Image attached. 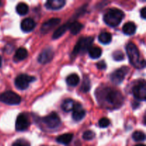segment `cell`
Returning <instances> with one entry per match:
<instances>
[{
  "instance_id": "cell-1",
  "label": "cell",
  "mask_w": 146,
  "mask_h": 146,
  "mask_svg": "<svg viewBox=\"0 0 146 146\" xmlns=\"http://www.w3.org/2000/svg\"><path fill=\"white\" fill-rule=\"evenodd\" d=\"M124 17V13L116 8L109 9L104 16V21L107 25L111 27H118Z\"/></svg>"
},
{
  "instance_id": "cell-2",
  "label": "cell",
  "mask_w": 146,
  "mask_h": 146,
  "mask_svg": "<svg viewBox=\"0 0 146 146\" xmlns=\"http://www.w3.org/2000/svg\"><path fill=\"white\" fill-rule=\"evenodd\" d=\"M126 52L130 62L134 67L138 69L145 67V60L140 59V53L135 44L133 43H128L126 46Z\"/></svg>"
},
{
  "instance_id": "cell-3",
  "label": "cell",
  "mask_w": 146,
  "mask_h": 146,
  "mask_svg": "<svg viewBox=\"0 0 146 146\" xmlns=\"http://www.w3.org/2000/svg\"><path fill=\"white\" fill-rule=\"evenodd\" d=\"M93 42H94V38L91 36L81 37L78 39V42L76 44L75 47L73 51V54L76 55L78 54H84L85 52L88 51L91 47Z\"/></svg>"
},
{
  "instance_id": "cell-4",
  "label": "cell",
  "mask_w": 146,
  "mask_h": 146,
  "mask_svg": "<svg viewBox=\"0 0 146 146\" xmlns=\"http://www.w3.org/2000/svg\"><path fill=\"white\" fill-rule=\"evenodd\" d=\"M104 100L107 104L112 106H117L118 104L122 102V96L120 93L116 91H113L111 89H108L104 92Z\"/></svg>"
},
{
  "instance_id": "cell-5",
  "label": "cell",
  "mask_w": 146,
  "mask_h": 146,
  "mask_svg": "<svg viewBox=\"0 0 146 146\" xmlns=\"http://www.w3.org/2000/svg\"><path fill=\"white\" fill-rule=\"evenodd\" d=\"M21 100V97L13 91H6L0 95V101L8 105H18Z\"/></svg>"
},
{
  "instance_id": "cell-6",
  "label": "cell",
  "mask_w": 146,
  "mask_h": 146,
  "mask_svg": "<svg viewBox=\"0 0 146 146\" xmlns=\"http://www.w3.org/2000/svg\"><path fill=\"white\" fill-rule=\"evenodd\" d=\"M35 80L36 78L34 76H31L27 74H20L16 78L14 84L18 89L25 90L28 88L29 84Z\"/></svg>"
},
{
  "instance_id": "cell-7",
  "label": "cell",
  "mask_w": 146,
  "mask_h": 146,
  "mask_svg": "<svg viewBox=\"0 0 146 146\" xmlns=\"http://www.w3.org/2000/svg\"><path fill=\"white\" fill-rule=\"evenodd\" d=\"M42 121L50 128H56L61 124V119L59 116L54 112L51 113L49 115L44 117L42 118Z\"/></svg>"
},
{
  "instance_id": "cell-8",
  "label": "cell",
  "mask_w": 146,
  "mask_h": 146,
  "mask_svg": "<svg viewBox=\"0 0 146 146\" xmlns=\"http://www.w3.org/2000/svg\"><path fill=\"white\" fill-rule=\"evenodd\" d=\"M133 96L140 101H145L146 98V86L145 81H140L133 88Z\"/></svg>"
},
{
  "instance_id": "cell-9",
  "label": "cell",
  "mask_w": 146,
  "mask_h": 146,
  "mask_svg": "<svg viewBox=\"0 0 146 146\" xmlns=\"http://www.w3.org/2000/svg\"><path fill=\"white\" fill-rule=\"evenodd\" d=\"M128 72V68L127 67H122L119 69L115 70L111 75V81L116 85L120 84L123 82Z\"/></svg>"
},
{
  "instance_id": "cell-10",
  "label": "cell",
  "mask_w": 146,
  "mask_h": 146,
  "mask_svg": "<svg viewBox=\"0 0 146 146\" xmlns=\"http://www.w3.org/2000/svg\"><path fill=\"white\" fill-rule=\"evenodd\" d=\"M30 125V121L28 117L21 113L18 115L16 121V130L17 131H24L28 129Z\"/></svg>"
},
{
  "instance_id": "cell-11",
  "label": "cell",
  "mask_w": 146,
  "mask_h": 146,
  "mask_svg": "<svg viewBox=\"0 0 146 146\" xmlns=\"http://www.w3.org/2000/svg\"><path fill=\"white\" fill-rule=\"evenodd\" d=\"M54 55V52L52 48L48 47V48L43 50L42 52L39 54L38 57V61L40 64H48L52 60Z\"/></svg>"
},
{
  "instance_id": "cell-12",
  "label": "cell",
  "mask_w": 146,
  "mask_h": 146,
  "mask_svg": "<svg viewBox=\"0 0 146 146\" xmlns=\"http://www.w3.org/2000/svg\"><path fill=\"white\" fill-rule=\"evenodd\" d=\"M61 23V19L58 18H52L48 20L42 24L41 27V32L42 34H46L49 32L50 31L55 28L57 25Z\"/></svg>"
},
{
  "instance_id": "cell-13",
  "label": "cell",
  "mask_w": 146,
  "mask_h": 146,
  "mask_svg": "<svg viewBox=\"0 0 146 146\" xmlns=\"http://www.w3.org/2000/svg\"><path fill=\"white\" fill-rule=\"evenodd\" d=\"M72 118L75 121H80L85 117L86 111L84 109L81 104H74V108H73Z\"/></svg>"
},
{
  "instance_id": "cell-14",
  "label": "cell",
  "mask_w": 146,
  "mask_h": 146,
  "mask_svg": "<svg viewBox=\"0 0 146 146\" xmlns=\"http://www.w3.org/2000/svg\"><path fill=\"white\" fill-rule=\"evenodd\" d=\"M66 4L64 0H48L46 2V7L48 9L58 10L62 8Z\"/></svg>"
},
{
  "instance_id": "cell-15",
  "label": "cell",
  "mask_w": 146,
  "mask_h": 146,
  "mask_svg": "<svg viewBox=\"0 0 146 146\" xmlns=\"http://www.w3.org/2000/svg\"><path fill=\"white\" fill-rule=\"evenodd\" d=\"M36 27V23L32 19L27 18L21 23V29L24 32H30Z\"/></svg>"
},
{
  "instance_id": "cell-16",
  "label": "cell",
  "mask_w": 146,
  "mask_h": 146,
  "mask_svg": "<svg viewBox=\"0 0 146 146\" xmlns=\"http://www.w3.org/2000/svg\"><path fill=\"white\" fill-rule=\"evenodd\" d=\"M123 31L126 35H133L136 31V26L133 22H127L123 27Z\"/></svg>"
},
{
  "instance_id": "cell-17",
  "label": "cell",
  "mask_w": 146,
  "mask_h": 146,
  "mask_svg": "<svg viewBox=\"0 0 146 146\" xmlns=\"http://www.w3.org/2000/svg\"><path fill=\"white\" fill-rule=\"evenodd\" d=\"M74 135L72 133H65L63 135H59L56 138V141L59 143L64 144V145H68L72 141Z\"/></svg>"
},
{
  "instance_id": "cell-18",
  "label": "cell",
  "mask_w": 146,
  "mask_h": 146,
  "mask_svg": "<svg viewBox=\"0 0 146 146\" xmlns=\"http://www.w3.org/2000/svg\"><path fill=\"white\" fill-rule=\"evenodd\" d=\"M68 25V29H69L71 34H74V35H76L77 34H78L83 28L82 24L78 21H74V22L71 23Z\"/></svg>"
},
{
  "instance_id": "cell-19",
  "label": "cell",
  "mask_w": 146,
  "mask_h": 146,
  "mask_svg": "<svg viewBox=\"0 0 146 146\" xmlns=\"http://www.w3.org/2000/svg\"><path fill=\"white\" fill-rule=\"evenodd\" d=\"M88 51L89 53L90 57L94 59L98 58L102 55V50L98 46H91Z\"/></svg>"
},
{
  "instance_id": "cell-20",
  "label": "cell",
  "mask_w": 146,
  "mask_h": 146,
  "mask_svg": "<svg viewBox=\"0 0 146 146\" xmlns=\"http://www.w3.org/2000/svg\"><path fill=\"white\" fill-rule=\"evenodd\" d=\"M66 83L70 86H76L80 81L79 76L77 74H73L68 76L66 78Z\"/></svg>"
},
{
  "instance_id": "cell-21",
  "label": "cell",
  "mask_w": 146,
  "mask_h": 146,
  "mask_svg": "<svg viewBox=\"0 0 146 146\" xmlns=\"http://www.w3.org/2000/svg\"><path fill=\"white\" fill-rule=\"evenodd\" d=\"M74 106V102L72 99L71 98H67V99L64 100V102L61 104V108H62L63 111L65 112H70L73 110Z\"/></svg>"
},
{
  "instance_id": "cell-22",
  "label": "cell",
  "mask_w": 146,
  "mask_h": 146,
  "mask_svg": "<svg viewBox=\"0 0 146 146\" xmlns=\"http://www.w3.org/2000/svg\"><path fill=\"white\" fill-rule=\"evenodd\" d=\"M27 56H28L27 50L24 48H19L16 51L14 57L17 61H22L27 58Z\"/></svg>"
},
{
  "instance_id": "cell-23",
  "label": "cell",
  "mask_w": 146,
  "mask_h": 146,
  "mask_svg": "<svg viewBox=\"0 0 146 146\" xmlns=\"http://www.w3.org/2000/svg\"><path fill=\"white\" fill-rule=\"evenodd\" d=\"M98 40L103 44H108L112 40V36L109 32H102L98 36Z\"/></svg>"
},
{
  "instance_id": "cell-24",
  "label": "cell",
  "mask_w": 146,
  "mask_h": 146,
  "mask_svg": "<svg viewBox=\"0 0 146 146\" xmlns=\"http://www.w3.org/2000/svg\"><path fill=\"white\" fill-rule=\"evenodd\" d=\"M68 24H64L62 25L61 27H60L59 28L57 29L55 31H54V34L52 36L53 39H57V38H60L61 36H63V34L66 31V30L68 29Z\"/></svg>"
},
{
  "instance_id": "cell-25",
  "label": "cell",
  "mask_w": 146,
  "mask_h": 146,
  "mask_svg": "<svg viewBox=\"0 0 146 146\" xmlns=\"http://www.w3.org/2000/svg\"><path fill=\"white\" fill-rule=\"evenodd\" d=\"M16 10H17V12L19 15H26L29 11V6L25 3L21 2L17 4V7H16Z\"/></svg>"
},
{
  "instance_id": "cell-26",
  "label": "cell",
  "mask_w": 146,
  "mask_h": 146,
  "mask_svg": "<svg viewBox=\"0 0 146 146\" xmlns=\"http://www.w3.org/2000/svg\"><path fill=\"white\" fill-rule=\"evenodd\" d=\"M133 139L135 141H143L145 140V135L142 131H135L133 133Z\"/></svg>"
},
{
  "instance_id": "cell-27",
  "label": "cell",
  "mask_w": 146,
  "mask_h": 146,
  "mask_svg": "<svg viewBox=\"0 0 146 146\" xmlns=\"http://www.w3.org/2000/svg\"><path fill=\"white\" fill-rule=\"evenodd\" d=\"M90 89H91V82H90V80L86 77V78H84V81H83L82 86H81V90L82 92L86 93L88 92Z\"/></svg>"
},
{
  "instance_id": "cell-28",
  "label": "cell",
  "mask_w": 146,
  "mask_h": 146,
  "mask_svg": "<svg viewBox=\"0 0 146 146\" xmlns=\"http://www.w3.org/2000/svg\"><path fill=\"white\" fill-rule=\"evenodd\" d=\"M95 133H94L91 131H86L83 134V138L86 141H91L95 138Z\"/></svg>"
},
{
  "instance_id": "cell-29",
  "label": "cell",
  "mask_w": 146,
  "mask_h": 146,
  "mask_svg": "<svg viewBox=\"0 0 146 146\" xmlns=\"http://www.w3.org/2000/svg\"><path fill=\"white\" fill-rule=\"evenodd\" d=\"M110 123H111V122H110L109 120L106 118H101V119L99 120V121H98V125H99V126L102 128L108 127L109 126Z\"/></svg>"
},
{
  "instance_id": "cell-30",
  "label": "cell",
  "mask_w": 146,
  "mask_h": 146,
  "mask_svg": "<svg viewBox=\"0 0 146 146\" xmlns=\"http://www.w3.org/2000/svg\"><path fill=\"white\" fill-rule=\"evenodd\" d=\"M12 146H31L30 143L24 139H18L14 141Z\"/></svg>"
},
{
  "instance_id": "cell-31",
  "label": "cell",
  "mask_w": 146,
  "mask_h": 146,
  "mask_svg": "<svg viewBox=\"0 0 146 146\" xmlns=\"http://www.w3.org/2000/svg\"><path fill=\"white\" fill-rule=\"evenodd\" d=\"M113 57L115 61H122L124 59V54L121 51H115L113 54Z\"/></svg>"
},
{
  "instance_id": "cell-32",
  "label": "cell",
  "mask_w": 146,
  "mask_h": 146,
  "mask_svg": "<svg viewBox=\"0 0 146 146\" xmlns=\"http://www.w3.org/2000/svg\"><path fill=\"white\" fill-rule=\"evenodd\" d=\"M97 67H98V69H101V70H104L106 68V64L105 61H101L100 62H98V64H96Z\"/></svg>"
},
{
  "instance_id": "cell-33",
  "label": "cell",
  "mask_w": 146,
  "mask_h": 146,
  "mask_svg": "<svg viewBox=\"0 0 146 146\" xmlns=\"http://www.w3.org/2000/svg\"><path fill=\"white\" fill-rule=\"evenodd\" d=\"M141 16L143 19H146V7H143L141 10Z\"/></svg>"
},
{
  "instance_id": "cell-34",
  "label": "cell",
  "mask_w": 146,
  "mask_h": 146,
  "mask_svg": "<svg viewBox=\"0 0 146 146\" xmlns=\"http://www.w3.org/2000/svg\"><path fill=\"white\" fill-rule=\"evenodd\" d=\"M135 146H145V145H143V144H138V145H136Z\"/></svg>"
},
{
  "instance_id": "cell-35",
  "label": "cell",
  "mask_w": 146,
  "mask_h": 146,
  "mask_svg": "<svg viewBox=\"0 0 146 146\" xmlns=\"http://www.w3.org/2000/svg\"><path fill=\"white\" fill-rule=\"evenodd\" d=\"M1 56H0V67H1Z\"/></svg>"
},
{
  "instance_id": "cell-36",
  "label": "cell",
  "mask_w": 146,
  "mask_h": 146,
  "mask_svg": "<svg viewBox=\"0 0 146 146\" xmlns=\"http://www.w3.org/2000/svg\"><path fill=\"white\" fill-rule=\"evenodd\" d=\"M0 4H1V2H0Z\"/></svg>"
},
{
  "instance_id": "cell-37",
  "label": "cell",
  "mask_w": 146,
  "mask_h": 146,
  "mask_svg": "<svg viewBox=\"0 0 146 146\" xmlns=\"http://www.w3.org/2000/svg\"><path fill=\"white\" fill-rule=\"evenodd\" d=\"M42 146H44V145H42Z\"/></svg>"
}]
</instances>
